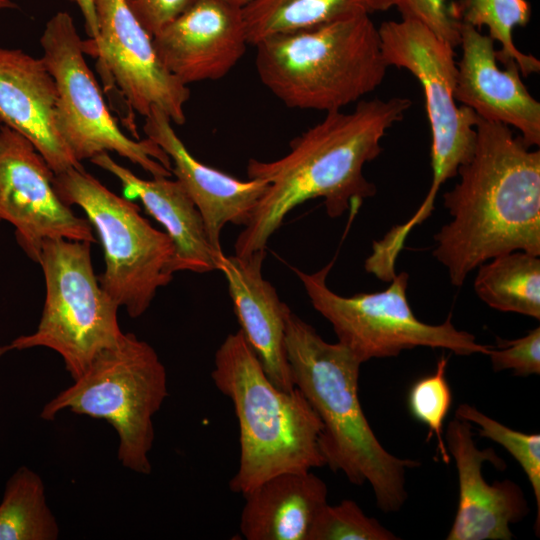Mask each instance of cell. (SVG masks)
Segmentation results:
<instances>
[{
	"label": "cell",
	"instance_id": "cell-1",
	"mask_svg": "<svg viewBox=\"0 0 540 540\" xmlns=\"http://www.w3.org/2000/svg\"><path fill=\"white\" fill-rule=\"evenodd\" d=\"M411 104L404 97L361 100L351 112L326 113L290 142L284 156L250 159L248 178L266 181L268 187L236 238L235 254L266 249L286 216L308 200L322 198L327 215L336 218L374 196L376 186L364 176V165L379 156L381 139Z\"/></svg>",
	"mask_w": 540,
	"mask_h": 540
},
{
	"label": "cell",
	"instance_id": "cell-2",
	"mask_svg": "<svg viewBox=\"0 0 540 540\" xmlns=\"http://www.w3.org/2000/svg\"><path fill=\"white\" fill-rule=\"evenodd\" d=\"M475 128L473 154L443 194L451 219L434 236L433 256L455 287L498 255H540V151L505 124L478 118Z\"/></svg>",
	"mask_w": 540,
	"mask_h": 540
},
{
	"label": "cell",
	"instance_id": "cell-3",
	"mask_svg": "<svg viewBox=\"0 0 540 540\" xmlns=\"http://www.w3.org/2000/svg\"><path fill=\"white\" fill-rule=\"evenodd\" d=\"M285 348L293 383L322 422L319 447L325 465L355 485L368 482L384 513L399 511L408 496L406 471L418 462L392 455L374 434L358 395L362 363L340 342H326L292 311Z\"/></svg>",
	"mask_w": 540,
	"mask_h": 540
},
{
	"label": "cell",
	"instance_id": "cell-4",
	"mask_svg": "<svg viewBox=\"0 0 540 540\" xmlns=\"http://www.w3.org/2000/svg\"><path fill=\"white\" fill-rule=\"evenodd\" d=\"M211 377L238 420L240 457L231 491L243 495L275 475L325 466L320 418L297 387L284 391L269 379L240 330L216 350Z\"/></svg>",
	"mask_w": 540,
	"mask_h": 540
},
{
	"label": "cell",
	"instance_id": "cell-5",
	"mask_svg": "<svg viewBox=\"0 0 540 540\" xmlns=\"http://www.w3.org/2000/svg\"><path fill=\"white\" fill-rule=\"evenodd\" d=\"M255 47L260 81L295 109L341 110L378 88L389 67L369 13L275 35Z\"/></svg>",
	"mask_w": 540,
	"mask_h": 540
},
{
	"label": "cell",
	"instance_id": "cell-6",
	"mask_svg": "<svg viewBox=\"0 0 540 540\" xmlns=\"http://www.w3.org/2000/svg\"><path fill=\"white\" fill-rule=\"evenodd\" d=\"M168 396L167 372L155 349L133 333L101 352L74 383L40 412L52 421L63 410L107 421L119 438L122 466L151 473L153 417Z\"/></svg>",
	"mask_w": 540,
	"mask_h": 540
},
{
	"label": "cell",
	"instance_id": "cell-7",
	"mask_svg": "<svg viewBox=\"0 0 540 540\" xmlns=\"http://www.w3.org/2000/svg\"><path fill=\"white\" fill-rule=\"evenodd\" d=\"M54 187L68 206H79L98 234L105 269L101 287L131 318L142 316L158 289L173 279L174 245L139 207L118 196L84 168L54 174Z\"/></svg>",
	"mask_w": 540,
	"mask_h": 540
},
{
	"label": "cell",
	"instance_id": "cell-8",
	"mask_svg": "<svg viewBox=\"0 0 540 540\" xmlns=\"http://www.w3.org/2000/svg\"><path fill=\"white\" fill-rule=\"evenodd\" d=\"M40 264L46 285L35 332L15 338L11 350L44 347L63 359L73 380L104 350L122 339L117 303L101 287L91 258V242L46 239Z\"/></svg>",
	"mask_w": 540,
	"mask_h": 540
},
{
	"label": "cell",
	"instance_id": "cell-9",
	"mask_svg": "<svg viewBox=\"0 0 540 540\" xmlns=\"http://www.w3.org/2000/svg\"><path fill=\"white\" fill-rule=\"evenodd\" d=\"M378 32L386 64L408 70L422 86L431 129V187L414 215L393 227L394 236L405 241L431 215L441 185L471 158L479 117L472 109L456 105L457 64L449 43L414 20L382 22Z\"/></svg>",
	"mask_w": 540,
	"mask_h": 540
},
{
	"label": "cell",
	"instance_id": "cell-10",
	"mask_svg": "<svg viewBox=\"0 0 540 540\" xmlns=\"http://www.w3.org/2000/svg\"><path fill=\"white\" fill-rule=\"evenodd\" d=\"M333 262L307 273L293 271L314 307L330 322L338 342L364 363L372 358L399 355L418 346L441 348L457 355H487L490 346L479 344L469 332L456 329L448 317L442 324L419 320L407 298L409 275L396 273L389 287L373 293L341 296L327 285Z\"/></svg>",
	"mask_w": 540,
	"mask_h": 540
},
{
	"label": "cell",
	"instance_id": "cell-11",
	"mask_svg": "<svg viewBox=\"0 0 540 540\" xmlns=\"http://www.w3.org/2000/svg\"><path fill=\"white\" fill-rule=\"evenodd\" d=\"M83 42L71 15L54 14L40 39L42 60L57 88V124L73 156L90 160L115 152L152 177L172 175L169 156L154 141L134 140L118 127L85 60Z\"/></svg>",
	"mask_w": 540,
	"mask_h": 540
},
{
	"label": "cell",
	"instance_id": "cell-12",
	"mask_svg": "<svg viewBox=\"0 0 540 540\" xmlns=\"http://www.w3.org/2000/svg\"><path fill=\"white\" fill-rule=\"evenodd\" d=\"M95 9L98 34L83 42L85 53L97 57L99 68L132 110L146 117L156 107L172 123L183 125L190 90L163 66L153 37L124 0H95Z\"/></svg>",
	"mask_w": 540,
	"mask_h": 540
},
{
	"label": "cell",
	"instance_id": "cell-13",
	"mask_svg": "<svg viewBox=\"0 0 540 540\" xmlns=\"http://www.w3.org/2000/svg\"><path fill=\"white\" fill-rule=\"evenodd\" d=\"M54 172L32 143L0 125V221L12 224L19 246L38 263L46 239L96 242L54 187Z\"/></svg>",
	"mask_w": 540,
	"mask_h": 540
},
{
	"label": "cell",
	"instance_id": "cell-14",
	"mask_svg": "<svg viewBox=\"0 0 540 540\" xmlns=\"http://www.w3.org/2000/svg\"><path fill=\"white\" fill-rule=\"evenodd\" d=\"M163 66L182 84L227 75L247 46L242 9L221 0H196L153 36Z\"/></svg>",
	"mask_w": 540,
	"mask_h": 540
},
{
	"label": "cell",
	"instance_id": "cell-15",
	"mask_svg": "<svg viewBox=\"0 0 540 540\" xmlns=\"http://www.w3.org/2000/svg\"><path fill=\"white\" fill-rule=\"evenodd\" d=\"M447 450L458 473L459 500L447 540H511L510 525L529 512L522 489L512 480L488 484L482 466L505 463L491 448L480 450L473 439L472 424L455 418L445 433Z\"/></svg>",
	"mask_w": 540,
	"mask_h": 540
},
{
	"label": "cell",
	"instance_id": "cell-16",
	"mask_svg": "<svg viewBox=\"0 0 540 540\" xmlns=\"http://www.w3.org/2000/svg\"><path fill=\"white\" fill-rule=\"evenodd\" d=\"M495 41L461 22L462 54L457 64L455 100L479 118L513 126L529 146L540 144V103L529 93L516 62L497 65Z\"/></svg>",
	"mask_w": 540,
	"mask_h": 540
},
{
	"label": "cell",
	"instance_id": "cell-17",
	"mask_svg": "<svg viewBox=\"0 0 540 540\" xmlns=\"http://www.w3.org/2000/svg\"><path fill=\"white\" fill-rule=\"evenodd\" d=\"M144 132L169 156L171 172L195 203L213 249L222 254L221 233L227 224L246 226L268 183L240 180L198 161L172 127L169 117L153 107L145 117Z\"/></svg>",
	"mask_w": 540,
	"mask_h": 540
},
{
	"label": "cell",
	"instance_id": "cell-18",
	"mask_svg": "<svg viewBox=\"0 0 540 540\" xmlns=\"http://www.w3.org/2000/svg\"><path fill=\"white\" fill-rule=\"evenodd\" d=\"M0 125L29 140L54 174L82 169L57 124V88L42 58L0 46Z\"/></svg>",
	"mask_w": 540,
	"mask_h": 540
},
{
	"label": "cell",
	"instance_id": "cell-19",
	"mask_svg": "<svg viewBox=\"0 0 540 540\" xmlns=\"http://www.w3.org/2000/svg\"><path fill=\"white\" fill-rule=\"evenodd\" d=\"M265 249L246 256L219 257L217 268L227 281L240 331L269 379L280 389L295 388L285 348L286 320L291 311L264 278Z\"/></svg>",
	"mask_w": 540,
	"mask_h": 540
},
{
	"label": "cell",
	"instance_id": "cell-20",
	"mask_svg": "<svg viewBox=\"0 0 540 540\" xmlns=\"http://www.w3.org/2000/svg\"><path fill=\"white\" fill-rule=\"evenodd\" d=\"M90 161L114 175L129 193L138 196L146 211L163 225L174 245V272L218 270L217 262L223 253L218 254L213 249L201 213L177 179H142L115 162L107 152Z\"/></svg>",
	"mask_w": 540,
	"mask_h": 540
},
{
	"label": "cell",
	"instance_id": "cell-21",
	"mask_svg": "<svg viewBox=\"0 0 540 540\" xmlns=\"http://www.w3.org/2000/svg\"><path fill=\"white\" fill-rule=\"evenodd\" d=\"M240 532L247 540H307L328 488L311 471L275 475L243 494Z\"/></svg>",
	"mask_w": 540,
	"mask_h": 540
},
{
	"label": "cell",
	"instance_id": "cell-22",
	"mask_svg": "<svg viewBox=\"0 0 540 540\" xmlns=\"http://www.w3.org/2000/svg\"><path fill=\"white\" fill-rule=\"evenodd\" d=\"M476 295L488 306L540 319V259L525 251L498 255L478 267Z\"/></svg>",
	"mask_w": 540,
	"mask_h": 540
},
{
	"label": "cell",
	"instance_id": "cell-23",
	"mask_svg": "<svg viewBox=\"0 0 540 540\" xmlns=\"http://www.w3.org/2000/svg\"><path fill=\"white\" fill-rule=\"evenodd\" d=\"M370 13L367 0H253L242 8L247 42L321 26Z\"/></svg>",
	"mask_w": 540,
	"mask_h": 540
},
{
	"label": "cell",
	"instance_id": "cell-24",
	"mask_svg": "<svg viewBox=\"0 0 540 540\" xmlns=\"http://www.w3.org/2000/svg\"><path fill=\"white\" fill-rule=\"evenodd\" d=\"M60 528L41 477L19 467L6 483L0 503V540H56Z\"/></svg>",
	"mask_w": 540,
	"mask_h": 540
},
{
	"label": "cell",
	"instance_id": "cell-25",
	"mask_svg": "<svg viewBox=\"0 0 540 540\" xmlns=\"http://www.w3.org/2000/svg\"><path fill=\"white\" fill-rule=\"evenodd\" d=\"M453 10L460 22L478 30L488 28V35L501 45L496 50L498 61L505 65L516 62L524 77L540 71V61L521 52L513 41L514 28L524 27L530 21L531 6L527 0H461L453 3Z\"/></svg>",
	"mask_w": 540,
	"mask_h": 540
},
{
	"label": "cell",
	"instance_id": "cell-26",
	"mask_svg": "<svg viewBox=\"0 0 540 540\" xmlns=\"http://www.w3.org/2000/svg\"><path fill=\"white\" fill-rule=\"evenodd\" d=\"M455 418L475 424L479 428L480 436L503 446L519 463L531 484L536 500L535 531L538 534L540 527V435L513 430L469 404H460L455 411Z\"/></svg>",
	"mask_w": 540,
	"mask_h": 540
},
{
	"label": "cell",
	"instance_id": "cell-27",
	"mask_svg": "<svg viewBox=\"0 0 540 540\" xmlns=\"http://www.w3.org/2000/svg\"><path fill=\"white\" fill-rule=\"evenodd\" d=\"M447 359L442 356L434 373L413 383L408 394V406L415 419L428 426L427 441L435 434L441 460L449 464L451 456L443 437V423L452 403V393L445 372Z\"/></svg>",
	"mask_w": 540,
	"mask_h": 540
},
{
	"label": "cell",
	"instance_id": "cell-28",
	"mask_svg": "<svg viewBox=\"0 0 540 540\" xmlns=\"http://www.w3.org/2000/svg\"><path fill=\"white\" fill-rule=\"evenodd\" d=\"M399 539L368 517L353 500L337 505L326 503L317 513L307 540H394Z\"/></svg>",
	"mask_w": 540,
	"mask_h": 540
},
{
	"label": "cell",
	"instance_id": "cell-29",
	"mask_svg": "<svg viewBox=\"0 0 540 540\" xmlns=\"http://www.w3.org/2000/svg\"><path fill=\"white\" fill-rule=\"evenodd\" d=\"M402 19L414 20L428 27L453 48L460 43V20L448 0H397Z\"/></svg>",
	"mask_w": 540,
	"mask_h": 540
},
{
	"label": "cell",
	"instance_id": "cell-30",
	"mask_svg": "<svg viewBox=\"0 0 540 540\" xmlns=\"http://www.w3.org/2000/svg\"><path fill=\"white\" fill-rule=\"evenodd\" d=\"M498 349H489L495 372L513 370L515 376H529L540 374V327L529 331L525 336L502 341Z\"/></svg>",
	"mask_w": 540,
	"mask_h": 540
},
{
	"label": "cell",
	"instance_id": "cell-31",
	"mask_svg": "<svg viewBox=\"0 0 540 540\" xmlns=\"http://www.w3.org/2000/svg\"><path fill=\"white\" fill-rule=\"evenodd\" d=\"M142 27L153 37L196 0H124Z\"/></svg>",
	"mask_w": 540,
	"mask_h": 540
},
{
	"label": "cell",
	"instance_id": "cell-32",
	"mask_svg": "<svg viewBox=\"0 0 540 540\" xmlns=\"http://www.w3.org/2000/svg\"><path fill=\"white\" fill-rule=\"evenodd\" d=\"M75 3L84 19L86 31L90 39H95L98 34L95 0H70Z\"/></svg>",
	"mask_w": 540,
	"mask_h": 540
},
{
	"label": "cell",
	"instance_id": "cell-33",
	"mask_svg": "<svg viewBox=\"0 0 540 540\" xmlns=\"http://www.w3.org/2000/svg\"><path fill=\"white\" fill-rule=\"evenodd\" d=\"M397 0H367L369 12L386 11L396 6Z\"/></svg>",
	"mask_w": 540,
	"mask_h": 540
},
{
	"label": "cell",
	"instance_id": "cell-34",
	"mask_svg": "<svg viewBox=\"0 0 540 540\" xmlns=\"http://www.w3.org/2000/svg\"><path fill=\"white\" fill-rule=\"evenodd\" d=\"M231 6L237 7V8H244L246 5H248L253 0H221Z\"/></svg>",
	"mask_w": 540,
	"mask_h": 540
},
{
	"label": "cell",
	"instance_id": "cell-35",
	"mask_svg": "<svg viewBox=\"0 0 540 540\" xmlns=\"http://www.w3.org/2000/svg\"><path fill=\"white\" fill-rule=\"evenodd\" d=\"M17 8V5L11 0H0V11L5 9Z\"/></svg>",
	"mask_w": 540,
	"mask_h": 540
},
{
	"label": "cell",
	"instance_id": "cell-36",
	"mask_svg": "<svg viewBox=\"0 0 540 540\" xmlns=\"http://www.w3.org/2000/svg\"><path fill=\"white\" fill-rule=\"evenodd\" d=\"M10 350L11 349H10L9 345L0 346V359L6 352H8Z\"/></svg>",
	"mask_w": 540,
	"mask_h": 540
}]
</instances>
